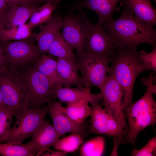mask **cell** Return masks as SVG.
<instances>
[{
    "instance_id": "cell-2",
    "label": "cell",
    "mask_w": 156,
    "mask_h": 156,
    "mask_svg": "<svg viewBox=\"0 0 156 156\" xmlns=\"http://www.w3.org/2000/svg\"><path fill=\"white\" fill-rule=\"evenodd\" d=\"M137 47L117 48L109 57L107 75L112 76L120 86L125 110L132 103L135 81L142 72L148 69L140 61Z\"/></svg>"
},
{
    "instance_id": "cell-29",
    "label": "cell",
    "mask_w": 156,
    "mask_h": 156,
    "mask_svg": "<svg viewBox=\"0 0 156 156\" xmlns=\"http://www.w3.org/2000/svg\"><path fill=\"white\" fill-rule=\"evenodd\" d=\"M107 130V136L113 137L117 140L120 145L122 144L127 131L108 114Z\"/></svg>"
},
{
    "instance_id": "cell-8",
    "label": "cell",
    "mask_w": 156,
    "mask_h": 156,
    "mask_svg": "<svg viewBox=\"0 0 156 156\" xmlns=\"http://www.w3.org/2000/svg\"><path fill=\"white\" fill-rule=\"evenodd\" d=\"M30 37L0 42L10 69L16 70L21 66L36 61L42 56L36 45L30 39Z\"/></svg>"
},
{
    "instance_id": "cell-22",
    "label": "cell",
    "mask_w": 156,
    "mask_h": 156,
    "mask_svg": "<svg viewBox=\"0 0 156 156\" xmlns=\"http://www.w3.org/2000/svg\"><path fill=\"white\" fill-rule=\"evenodd\" d=\"M47 53L57 58L77 62V58L73 52V48L63 39L60 31L56 34Z\"/></svg>"
},
{
    "instance_id": "cell-16",
    "label": "cell",
    "mask_w": 156,
    "mask_h": 156,
    "mask_svg": "<svg viewBox=\"0 0 156 156\" xmlns=\"http://www.w3.org/2000/svg\"><path fill=\"white\" fill-rule=\"evenodd\" d=\"M40 31L35 36L37 47L42 54L47 53L56 34L62 29L63 18L59 14H55L44 25H40Z\"/></svg>"
},
{
    "instance_id": "cell-15",
    "label": "cell",
    "mask_w": 156,
    "mask_h": 156,
    "mask_svg": "<svg viewBox=\"0 0 156 156\" xmlns=\"http://www.w3.org/2000/svg\"><path fill=\"white\" fill-rule=\"evenodd\" d=\"M120 0H80L72 6L74 8H89L95 12L99 19L96 24L101 25L105 23L113 20L114 12L117 8L118 3Z\"/></svg>"
},
{
    "instance_id": "cell-39",
    "label": "cell",
    "mask_w": 156,
    "mask_h": 156,
    "mask_svg": "<svg viewBox=\"0 0 156 156\" xmlns=\"http://www.w3.org/2000/svg\"><path fill=\"white\" fill-rule=\"evenodd\" d=\"M34 3L36 5L42 4L44 3H46L47 2L52 1L55 3L58 0H32Z\"/></svg>"
},
{
    "instance_id": "cell-10",
    "label": "cell",
    "mask_w": 156,
    "mask_h": 156,
    "mask_svg": "<svg viewBox=\"0 0 156 156\" xmlns=\"http://www.w3.org/2000/svg\"><path fill=\"white\" fill-rule=\"evenodd\" d=\"M103 102L104 109L107 114L127 132L128 126L124 114L122 88L112 76L107 77L99 89Z\"/></svg>"
},
{
    "instance_id": "cell-37",
    "label": "cell",
    "mask_w": 156,
    "mask_h": 156,
    "mask_svg": "<svg viewBox=\"0 0 156 156\" xmlns=\"http://www.w3.org/2000/svg\"><path fill=\"white\" fill-rule=\"evenodd\" d=\"M7 5L5 0H0V22Z\"/></svg>"
},
{
    "instance_id": "cell-26",
    "label": "cell",
    "mask_w": 156,
    "mask_h": 156,
    "mask_svg": "<svg viewBox=\"0 0 156 156\" xmlns=\"http://www.w3.org/2000/svg\"><path fill=\"white\" fill-rule=\"evenodd\" d=\"M82 142L83 137L77 134L71 133L66 137L58 139L53 146L56 150L68 153L76 150Z\"/></svg>"
},
{
    "instance_id": "cell-6",
    "label": "cell",
    "mask_w": 156,
    "mask_h": 156,
    "mask_svg": "<svg viewBox=\"0 0 156 156\" xmlns=\"http://www.w3.org/2000/svg\"><path fill=\"white\" fill-rule=\"evenodd\" d=\"M77 53V63L85 87L99 89L107 77L109 58L85 51Z\"/></svg>"
},
{
    "instance_id": "cell-21",
    "label": "cell",
    "mask_w": 156,
    "mask_h": 156,
    "mask_svg": "<svg viewBox=\"0 0 156 156\" xmlns=\"http://www.w3.org/2000/svg\"><path fill=\"white\" fill-rule=\"evenodd\" d=\"M89 132L92 134L107 135V114L99 103L91 104Z\"/></svg>"
},
{
    "instance_id": "cell-31",
    "label": "cell",
    "mask_w": 156,
    "mask_h": 156,
    "mask_svg": "<svg viewBox=\"0 0 156 156\" xmlns=\"http://www.w3.org/2000/svg\"><path fill=\"white\" fill-rule=\"evenodd\" d=\"M60 1L58 0L55 3L52 1L47 2L39 7L38 10L42 24L47 23L51 18L53 12L58 8L57 5Z\"/></svg>"
},
{
    "instance_id": "cell-28",
    "label": "cell",
    "mask_w": 156,
    "mask_h": 156,
    "mask_svg": "<svg viewBox=\"0 0 156 156\" xmlns=\"http://www.w3.org/2000/svg\"><path fill=\"white\" fill-rule=\"evenodd\" d=\"M14 112L4 105L0 106V143H4L8 137Z\"/></svg>"
},
{
    "instance_id": "cell-38",
    "label": "cell",
    "mask_w": 156,
    "mask_h": 156,
    "mask_svg": "<svg viewBox=\"0 0 156 156\" xmlns=\"http://www.w3.org/2000/svg\"><path fill=\"white\" fill-rule=\"evenodd\" d=\"M113 148L111 154V156H117V150L118 146L120 145L118 141L115 139L113 138Z\"/></svg>"
},
{
    "instance_id": "cell-3",
    "label": "cell",
    "mask_w": 156,
    "mask_h": 156,
    "mask_svg": "<svg viewBox=\"0 0 156 156\" xmlns=\"http://www.w3.org/2000/svg\"><path fill=\"white\" fill-rule=\"evenodd\" d=\"M146 87L143 96L124 110L128 130L122 144H134L140 131L156 123V102L153 97L152 86Z\"/></svg>"
},
{
    "instance_id": "cell-36",
    "label": "cell",
    "mask_w": 156,
    "mask_h": 156,
    "mask_svg": "<svg viewBox=\"0 0 156 156\" xmlns=\"http://www.w3.org/2000/svg\"><path fill=\"white\" fill-rule=\"evenodd\" d=\"M8 5H36L32 0H5Z\"/></svg>"
},
{
    "instance_id": "cell-34",
    "label": "cell",
    "mask_w": 156,
    "mask_h": 156,
    "mask_svg": "<svg viewBox=\"0 0 156 156\" xmlns=\"http://www.w3.org/2000/svg\"><path fill=\"white\" fill-rule=\"evenodd\" d=\"M38 10L32 15L30 20L27 23L29 27L31 29L35 26L42 24Z\"/></svg>"
},
{
    "instance_id": "cell-33",
    "label": "cell",
    "mask_w": 156,
    "mask_h": 156,
    "mask_svg": "<svg viewBox=\"0 0 156 156\" xmlns=\"http://www.w3.org/2000/svg\"><path fill=\"white\" fill-rule=\"evenodd\" d=\"M2 46L0 43V75L9 70Z\"/></svg>"
},
{
    "instance_id": "cell-9",
    "label": "cell",
    "mask_w": 156,
    "mask_h": 156,
    "mask_svg": "<svg viewBox=\"0 0 156 156\" xmlns=\"http://www.w3.org/2000/svg\"><path fill=\"white\" fill-rule=\"evenodd\" d=\"M48 105L37 109L27 108L18 117L4 143L22 145L25 140L31 136L48 111Z\"/></svg>"
},
{
    "instance_id": "cell-7",
    "label": "cell",
    "mask_w": 156,
    "mask_h": 156,
    "mask_svg": "<svg viewBox=\"0 0 156 156\" xmlns=\"http://www.w3.org/2000/svg\"><path fill=\"white\" fill-rule=\"evenodd\" d=\"M92 24L84 13L79 11L75 13L71 11L63 18L62 36L77 53L83 52Z\"/></svg>"
},
{
    "instance_id": "cell-4",
    "label": "cell",
    "mask_w": 156,
    "mask_h": 156,
    "mask_svg": "<svg viewBox=\"0 0 156 156\" xmlns=\"http://www.w3.org/2000/svg\"><path fill=\"white\" fill-rule=\"evenodd\" d=\"M0 92L4 105L14 112L16 119L27 108V91L16 70L0 75Z\"/></svg>"
},
{
    "instance_id": "cell-17",
    "label": "cell",
    "mask_w": 156,
    "mask_h": 156,
    "mask_svg": "<svg viewBox=\"0 0 156 156\" xmlns=\"http://www.w3.org/2000/svg\"><path fill=\"white\" fill-rule=\"evenodd\" d=\"M55 91L57 98L67 104L83 100L92 104L99 103L102 99L101 93L93 94L91 92V88L80 85L75 88L62 87L55 89Z\"/></svg>"
},
{
    "instance_id": "cell-27",
    "label": "cell",
    "mask_w": 156,
    "mask_h": 156,
    "mask_svg": "<svg viewBox=\"0 0 156 156\" xmlns=\"http://www.w3.org/2000/svg\"><path fill=\"white\" fill-rule=\"evenodd\" d=\"M105 144L104 138L99 136L85 143L80 149L83 156H101L103 153Z\"/></svg>"
},
{
    "instance_id": "cell-12",
    "label": "cell",
    "mask_w": 156,
    "mask_h": 156,
    "mask_svg": "<svg viewBox=\"0 0 156 156\" xmlns=\"http://www.w3.org/2000/svg\"><path fill=\"white\" fill-rule=\"evenodd\" d=\"M48 112L53 122V125L60 137L70 133L84 136L87 125L78 124L71 120L65 113L64 107L61 103L55 101L48 103Z\"/></svg>"
},
{
    "instance_id": "cell-23",
    "label": "cell",
    "mask_w": 156,
    "mask_h": 156,
    "mask_svg": "<svg viewBox=\"0 0 156 156\" xmlns=\"http://www.w3.org/2000/svg\"><path fill=\"white\" fill-rule=\"evenodd\" d=\"M89 103L87 101L81 100L68 103L64 107L65 111L73 121L78 124H83L86 119L90 115L91 109Z\"/></svg>"
},
{
    "instance_id": "cell-1",
    "label": "cell",
    "mask_w": 156,
    "mask_h": 156,
    "mask_svg": "<svg viewBox=\"0 0 156 156\" xmlns=\"http://www.w3.org/2000/svg\"><path fill=\"white\" fill-rule=\"evenodd\" d=\"M101 26L112 37L117 48L137 47L143 43L156 45V30L154 25L140 22L126 9L118 18L105 23Z\"/></svg>"
},
{
    "instance_id": "cell-14",
    "label": "cell",
    "mask_w": 156,
    "mask_h": 156,
    "mask_svg": "<svg viewBox=\"0 0 156 156\" xmlns=\"http://www.w3.org/2000/svg\"><path fill=\"white\" fill-rule=\"evenodd\" d=\"M39 7L37 5L7 4L0 24L5 29L23 25L35 12L39 10Z\"/></svg>"
},
{
    "instance_id": "cell-24",
    "label": "cell",
    "mask_w": 156,
    "mask_h": 156,
    "mask_svg": "<svg viewBox=\"0 0 156 156\" xmlns=\"http://www.w3.org/2000/svg\"><path fill=\"white\" fill-rule=\"evenodd\" d=\"M31 29L25 23L9 29L0 24V42L27 38L31 36Z\"/></svg>"
},
{
    "instance_id": "cell-30",
    "label": "cell",
    "mask_w": 156,
    "mask_h": 156,
    "mask_svg": "<svg viewBox=\"0 0 156 156\" xmlns=\"http://www.w3.org/2000/svg\"><path fill=\"white\" fill-rule=\"evenodd\" d=\"M153 50L149 53L144 50L138 53L140 61L148 69L156 71V45L153 47Z\"/></svg>"
},
{
    "instance_id": "cell-18",
    "label": "cell",
    "mask_w": 156,
    "mask_h": 156,
    "mask_svg": "<svg viewBox=\"0 0 156 156\" xmlns=\"http://www.w3.org/2000/svg\"><path fill=\"white\" fill-rule=\"evenodd\" d=\"M151 0H120V5L129 10L135 18L142 23L154 25L156 24V10Z\"/></svg>"
},
{
    "instance_id": "cell-5",
    "label": "cell",
    "mask_w": 156,
    "mask_h": 156,
    "mask_svg": "<svg viewBox=\"0 0 156 156\" xmlns=\"http://www.w3.org/2000/svg\"><path fill=\"white\" fill-rule=\"evenodd\" d=\"M20 74L27 91V108L37 109L55 101L57 97L54 88L35 66Z\"/></svg>"
},
{
    "instance_id": "cell-41",
    "label": "cell",
    "mask_w": 156,
    "mask_h": 156,
    "mask_svg": "<svg viewBox=\"0 0 156 156\" xmlns=\"http://www.w3.org/2000/svg\"><path fill=\"white\" fill-rule=\"evenodd\" d=\"M153 0L156 2V0Z\"/></svg>"
},
{
    "instance_id": "cell-11",
    "label": "cell",
    "mask_w": 156,
    "mask_h": 156,
    "mask_svg": "<svg viewBox=\"0 0 156 156\" xmlns=\"http://www.w3.org/2000/svg\"><path fill=\"white\" fill-rule=\"evenodd\" d=\"M117 48L109 33L101 25L92 24L87 36L84 51L109 58Z\"/></svg>"
},
{
    "instance_id": "cell-35",
    "label": "cell",
    "mask_w": 156,
    "mask_h": 156,
    "mask_svg": "<svg viewBox=\"0 0 156 156\" xmlns=\"http://www.w3.org/2000/svg\"><path fill=\"white\" fill-rule=\"evenodd\" d=\"M68 153L60 151H54L48 148L41 151L37 156H66Z\"/></svg>"
},
{
    "instance_id": "cell-25",
    "label": "cell",
    "mask_w": 156,
    "mask_h": 156,
    "mask_svg": "<svg viewBox=\"0 0 156 156\" xmlns=\"http://www.w3.org/2000/svg\"><path fill=\"white\" fill-rule=\"evenodd\" d=\"M0 155L3 156H35L29 142L22 145L11 142L0 143Z\"/></svg>"
},
{
    "instance_id": "cell-20",
    "label": "cell",
    "mask_w": 156,
    "mask_h": 156,
    "mask_svg": "<svg viewBox=\"0 0 156 156\" xmlns=\"http://www.w3.org/2000/svg\"><path fill=\"white\" fill-rule=\"evenodd\" d=\"M35 66L48 79L55 90L63 87V81L57 70L56 60L45 54H43L36 61Z\"/></svg>"
},
{
    "instance_id": "cell-40",
    "label": "cell",
    "mask_w": 156,
    "mask_h": 156,
    "mask_svg": "<svg viewBox=\"0 0 156 156\" xmlns=\"http://www.w3.org/2000/svg\"><path fill=\"white\" fill-rule=\"evenodd\" d=\"M4 104L3 103L2 96L0 92V106L3 105Z\"/></svg>"
},
{
    "instance_id": "cell-19",
    "label": "cell",
    "mask_w": 156,
    "mask_h": 156,
    "mask_svg": "<svg viewBox=\"0 0 156 156\" xmlns=\"http://www.w3.org/2000/svg\"><path fill=\"white\" fill-rule=\"evenodd\" d=\"M56 61L57 71L63 81L64 87L74 85L85 87L79 74V69L77 62L59 58H57Z\"/></svg>"
},
{
    "instance_id": "cell-32",
    "label": "cell",
    "mask_w": 156,
    "mask_h": 156,
    "mask_svg": "<svg viewBox=\"0 0 156 156\" xmlns=\"http://www.w3.org/2000/svg\"><path fill=\"white\" fill-rule=\"evenodd\" d=\"M156 153V137L154 136L150 140L147 144L142 148L133 149L131 156H153Z\"/></svg>"
},
{
    "instance_id": "cell-13",
    "label": "cell",
    "mask_w": 156,
    "mask_h": 156,
    "mask_svg": "<svg viewBox=\"0 0 156 156\" xmlns=\"http://www.w3.org/2000/svg\"><path fill=\"white\" fill-rule=\"evenodd\" d=\"M28 142L35 156L44 150L53 146L60 136L53 125L44 119L40 124L31 136Z\"/></svg>"
}]
</instances>
